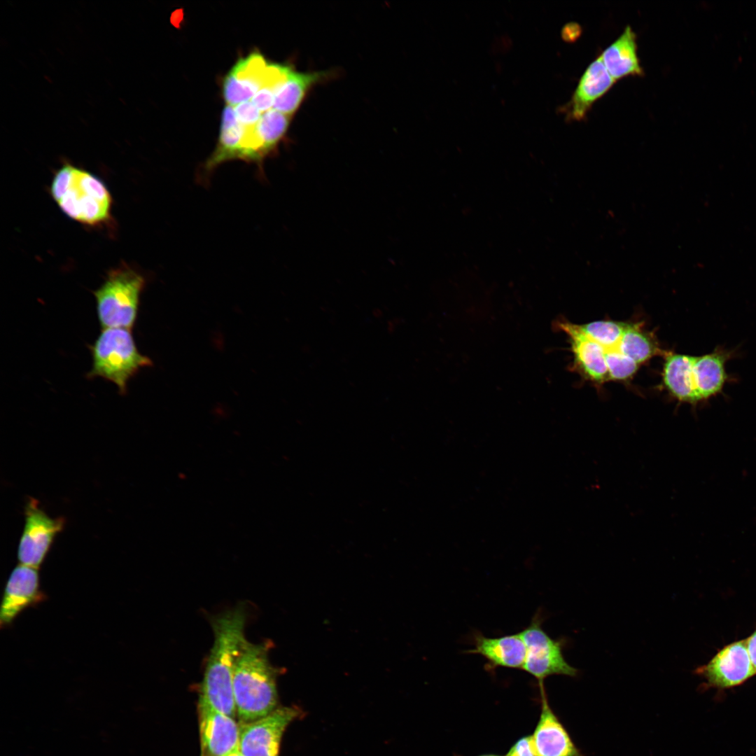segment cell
<instances>
[{
    "instance_id": "obj_1",
    "label": "cell",
    "mask_w": 756,
    "mask_h": 756,
    "mask_svg": "<svg viewBox=\"0 0 756 756\" xmlns=\"http://www.w3.org/2000/svg\"><path fill=\"white\" fill-rule=\"evenodd\" d=\"M270 645L269 642L253 643L246 640L236 657L233 690L241 722L257 720L277 708L279 671L270 661Z\"/></svg>"
},
{
    "instance_id": "obj_2",
    "label": "cell",
    "mask_w": 756,
    "mask_h": 756,
    "mask_svg": "<svg viewBox=\"0 0 756 756\" xmlns=\"http://www.w3.org/2000/svg\"><path fill=\"white\" fill-rule=\"evenodd\" d=\"M50 194L63 213L80 223L95 226L111 219L112 198L104 183L69 163L55 173Z\"/></svg>"
},
{
    "instance_id": "obj_3",
    "label": "cell",
    "mask_w": 756,
    "mask_h": 756,
    "mask_svg": "<svg viewBox=\"0 0 756 756\" xmlns=\"http://www.w3.org/2000/svg\"><path fill=\"white\" fill-rule=\"evenodd\" d=\"M130 330L122 328L102 329L90 346L92 367L87 376L102 377L114 383L122 395L126 393L130 378L141 368L152 365L148 357L139 352Z\"/></svg>"
},
{
    "instance_id": "obj_4",
    "label": "cell",
    "mask_w": 756,
    "mask_h": 756,
    "mask_svg": "<svg viewBox=\"0 0 756 756\" xmlns=\"http://www.w3.org/2000/svg\"><path fill=\"white\" fill-rule=\"evenodd\" d=\"M144 278L126 264L111 270L102 286L93 292L102 329L134 326Z\"/></svg>"
},
{
    "instance_id": "obj_5",
    "label": "cell",
    "mask_w": 756,
    "mask_h": 756,
    "mask_svg": "<svg viewBox=\"0 0 756 756\" xmlns=\"http://www.w3.org/2000/svg\"><path fill=\"white\" fill-rule=\"evenodd\" d=\"M519 634L526 648L522 669L534 677L538 686L544 685L545 679L550 676H577L578 669L570 665L564 657L562 643L553 639L544 631L538 614Z\"/></svg>"
},
{
    "instance_id": "obj_6",
    "label": "cell",
    "mask_w": 756,
    "mask_h": 756,
    "mask_svg": "<svg viewBox=\"0 0 756 756\" xmlns=\"http://www.w3.org/2000/svg\"><path fill=\"white\" fill-rule=\"evenodd\" d=\"M24 515V524L18 547V559L20 564L39 568L57 535L64 529L66 520L62 517H50L34 498L27 500Z\"/></svg>"
},
{
    "instance_id": "obj_7",
    "label": "cell",
    "mask_w": 756,
    "mask_h": 756,
    "mask_svg": "<svg viewBox=\"0 0 756 756\" xmlns=\"http://www.w3.org/2000/svg\"><path fill=\"white\" fill-rule=\"evenodd\" d=\"M293 707L276 708L265 717L239 726V748L244 756H279L281 738L298 715Z\"/></svg>"
},
{
    "instance_id": "obj_8",
    "label": "cell",
    "mask_w": 756,
    "mask_h": 756,
    "mask_svg": "<svg viewBox=\"0 0 756 756\" xmlns=\"http://www.w3.org/2000/svg\"><path fill=\"white\" fill-rule=\"evenodd\" d=\"M695 673L708 687L722 690L738 686L756 674L745 639L724 646Z\"/></svg>"
},
{
    "instance_id": "obj_9",
    "label": "cell",
    "mask_w": 756,
    "mask_h": 756,
    "mask_svg": "<svg viewBox=\"0 0 756 756\" xmlns=\"http://www.w3.org/2000/svg\"><path fill=\"white\" fill-rule=\"evenodd\" d=\"M202 756H224L239 748V726L231 718L199 700Z\"/></svg>"
},
{
    "instance_id": "obj_10",
    "label": "cell",
    "mask_w": 756,
    "mask_h": 756,
    "mask_svg": "<svg viewBox=\"0 0 756 756\" xmlns=\"http://www.w3.org/2000/svg\"><path fill=\"white\" fill-rule=\"evenodd\" d=\"M38 568L19 564L12 570L4 590L0 612L1 627L10 625L27 608L43 601Z\"/></svg>"
},
{
    "instance_id": "obj_11",
    "label": "cell",
    "mask_w": 756,
    "mask_h": 756,
    "mask_svg": "<svg viewBox=\"0 0 756 756\" xmlns=\"http://www.w3.org/2000/svg\"><path fill=\"white\" fill-rule=\"evenodd\" d=\"M541 712L532 734L537 756H584L550 707L544 685L539 687Z\"/></svg>"
},
{
    "instance_id": "obj_12",
    "label": "cell",
    "mask_w": 756,
    "mask_h": 756,
    "mask_svg": "<svg viewBox=\"0 0 756 756\" xmlns=\"http://www.w3.org/2000/svg\"><path fill=\"white\" fill-rule=\"evenodd\" d=\"M598 55L580 77L570 99L560 111L568 121H580L587 117L593 104L615 83Z\"/></svg>"
},
{
    "instance_id": "obj_13",
    "label": "cell",
    "mask_w": 756,
    "mask_h": 756,
    "mask_svg": "<svg viewBox=\"0 0 756 756\" xmlns=\"http://www.w3.org/2000/svg\"><path fill=\"white\" fill-rule=\"evenodd\" d=\"M267 65L258 52L237 61L223 83V94L228 106L233 107L253 98L263 83Z\"/></svg>"
},
{
    "instance_id": "obj_14",
    "label": "cell",
    "mask_w": 756,
    "mask_h": 756,
    "mask_svg": "<svg viewBox=\"0 0 756 756\" xmlns=\"http://www.w3.org/2000/svg\"><path fill=\"white\" fill-rule=\"evenodd\" d=\"M474 648L468 653L482 656L491 669L503 667L522 668L526 648L519 633L490 638L476 634L473 638Z\"/></svg>"
},
{
    "instance_id": "obj_15",
    "label": "cell",
    "mask_w": 756,
    "mask_h": 756,
    "mask_svg": "<svg viewBox=\"0 0 756 756\" xmlns=\"http://www.w3.org/2000/svg\"><path fill=\"white\" fill-rule=\"evenodd\" d=\"M558 326L568 336L575 363L583 374L598 383L610 381L602 347L585 335L578 324L561 322Z\"/></svg>"
},
{
    "instance_id": "obj_16",
    "label": "cell",
    "mask_w": 756,
    "mask_h": 756,
    "mask_svg": "<svg viewBox=\"0 0 756 756\" xmlns=\"http://www.w3.org/2000/svg\"><path fill=\"white\" fill-rule=\"evenodd\" d=\"M600 57L615 81L629 76H642L644 74L638 55L637 36L629 25L600 54Z\"/></svg>"
},
{
    "instance_id": "obj_17",
    "label": "cell",
    "mask_w": 756,
    "mask_h": 756,
    "mask_svg": "<svg viewBox=\"0 0 756 756\" xmlns=\"http://www.w3.org/2000/svg\"><path fill=\"white\" fill-rule=\"evenodd\" d=\"M244 134V127L238 121L234 108L226 106L222 113L218 144L203 166L202 180H206L220 164L239 159Z\"/></svg>"
},
{
    "instance_id": "obj_18",
    "label": "cell",
    "mask_w": 756,
    "mask_h": 756,
    "mask_svg": "<svg viewBox=\"0 0 756 756\" xmlns=\"http://www.w3.org/2000/svg\"><path fill=\"white\" fill-rule=\"evenodd\" d=\"M321 72L288 73L285 82L274 94L273 108L291 115L300 106L308 90L325 77Z\"/></svg>"
},
{
    "instance_id": "obj_19",
    "label": "cell",
    "mask_w": 756,
    "mask_h": 756,
    "mask_svg": "<svg viewBox=\"0 0 756 756\" xmlns=\"http://www.w3.org/2000/svg\"><path fill=\"white\" fill-rule=\"evenodd\" d=\"M693 356L670 353L664 365L663 380L669 393L678 401L695 405L694 395L689 380Z\"/></svg>"
},
{
    "instance_id": "obj_20",
    "label": "cell",
    "mask_w": 756,
    "mask_h": 756,
    "mask_svg": "<svg viewBox=\"0 0 756 756\" xmlns=\"http://www.w3.org/2000/svg\"><path fill=\"white\" fill-rule=\"evenodd\" d=\"M620 346L622 354L638 365L645 362L659 351L652 337L636 324H628Z\"/></svg>"
},
{
    "instance_id": "obj_21",
    "label": "cell",
    "mask_w": 756,
    "mask_h": 756,
    "mask_svg": "<svg viewBox=\"0 0 756 756\" xmlns=\"http://www.w3.org/2000/svg\"><path fill=\"white\" fill-rule=\"evenodd\" d=\"M290 120V115L274 108L262 113L256 130L267 156L275 150L284 136Z\"/></svg>"
},
{
    "instance_id": "obj_22",
    "label": "cell",
    "mask_w": 756,
    "mask_h": 756,
    "mask_svg": "<svg viewBox=\"0 0 756 756\" xmlns=\"http://www.w3.org/2000/svg\"><path fill=\"white\" fill-rule=\"evenodd\" d=\"M628 324L620 321L600 320L578 324V327L589 338L598 343L605 353L620 349V341Z\"/></svg>"
},
{
    "instance_id": "obj_23",
    "label": "cell",
    "mask_w": 756,
    "mask_h": 756,
    "mask_svg": "<svg viewBox=\"0 0 756 756\" xmlns=\"http://www.w3.org/2000/svg\"><path fill=\"white\" fill-rule=\"evenodd\" d=\"M233 108L238 121L246 128L255 126L262 115V113L251 101L242 102Z\"/></svg>"
},
{
    "instance_id": "obj_24",
    "label": "cell",
    "mask_w": 756,
    "mask_h": 756,
    "mask_svg": "<svg viewBox=\"0 0 756 756\" xmlns=\"http://www.w3.org/2000/svg\"><path fill=\"white\" fill-rule=\"evenodd\" d=\"M275 90L268 85H262L251 99V102L262 113L273 106Z\"/></svg>"
},
{
    "instance_id": "obj_25",
    "label": "cell",
    "mask_w": 756,
    "mask_h": 756,
    "mask_svg": "<svg viewBox=\"0 0 756 756\" xmlns=\"http://www.w3.org/2000/svg\"><path fill=\"white\" fill-rule=\"evenodd\" d=\"M505 756H537L532 735L519 738L509 749Z\"/></svg>"
},
{
    "instance_id": "obj_26",
    "label": "cell",
    "mask_w": 756,
    "mask_h": 756,
    "mask_svg": "<svg viewBox=\"0 0 756 756\" xmlns=\"http://www.w3.org/2000/svg\"><path fill=\"white\" fill-rule=\"evenodd\" d=\"M582 29L578 23L570 22L564 25L561 30V36L566 41H573L578 38Z\"/></svg>"
},
{
    "instance_id": "obj_27",
    "label": "cell",
    "mask_w": 756,
    "mask_h": 756,
    "mask_svg": "<svg viewBox=\"0 0 756 756\" xmlns=\"http://www.w3.org/2000/svg\"><path fill=\"white\" fill-rule=\"evenodd\" d=\"M745 640L751 662L756 672V628Z\"/></svg>"
},
{
    "instance_id": "obj_28",
    "label": "cell",
    "mask_w": 756,
    "mask_h": 756,
    "mask_svg": "<svg viewBox=\"0 0 756 756\" xmlns=\"http://www.w3.org/2000/svg\"><path fill=\"white\" fill-rule=\"evenodd\" d=\"M224 756H244V755L240 752L239 748H238L226 754Z\"/></svg>"
},
{
    "instance_id": "obj_29",
    "label": "cell",
    "mask_w": 756,
    "mask_h": 756,
    "mask_svg": "<svg viewBox=\"0 0 756 756\" xmlns=\"http://www.w3.org/2000/svg\"><path fill=\"white\" fill-rule=\"evenodd\" d=\"M455 756H458V755H455ZM477 756H501V755H495V754H484V755H477Z\"/></svg>"
}]
</instances>
